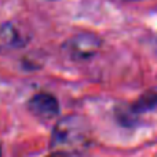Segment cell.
<instances>
[{
	"mask_svg": "<svg viewBox=\"0 0 157 157\" xmlns=\"http://www.w3.org/2000/svg\"><path fill=\"white\" fill-rule=\"evenodd\" d=\"M90 136V124L80 114H68L58 120L51 134L50 146L55 150L69 152L72 147H81ZM71 153V152H69Z\"/></svg>",
	"mask_w": 157,
	"mask_h": 157,
	"instance_id": "6da1fadb",
	"label": "cell"
},
{
	"mask_svg": "<svg viewBox=\"0 0 157 157\" xmlns=\"http://www.w3.org/2000/svg\"><path fill=\"white\" fill-rule=\"evenodd\" d=\"M103 40L94 32H78L66 39L62 44V51L72 61L81 62L94 58L102 48Z\"/></svg>",
	"mask_w": 157,
	"mask_h": 157,
	"instance_id": "7a4b0ae2",
	"label": "cell"
},
{
	"mask_svg": "<svg viewBox=\"0 0 157 157\" xmlns=\"http://www.w3.org/2000/svg\"><path fill=\"white\" fill-rule=\"evenodd\" d=\"M26 108L40 120H51L59 114V102L50 92H37L26 103Z\"/></svg>",
	"mask_w": 157,
	"mask_h": 157,
	"instance_id": "3957f363",
	"label": "cell"
},
{
	"mask_svg": "<svg viewBox=\"0 0 157 157\" xmlns=\"http://www.w3.org/2000/svg\"><path fill=\"white\" fill-rule=\"evenodd\" d=\"M29 41L26 32L13 21L0 24V52H10L25 47Z\"/></svg>",
	"mask_w": 157,
	"mask_h": 157,
	"instance_id": "277c9868",
	"label": "cell"
},
{
	"mask_svg": "<svg viewBox=\"0 0 157 157\" xmlns=\"http://www.w3.org/2000/svg\"><path fill=\"white\" fill-rule=\"evenodd\" d=\"M157 109V90H149L145 91L132 105L130 106V110L135 114L136 117L144 113L152 112Z\"/></svg>",
	"mask_w": 157,
	"mask_h": 157,
	"instance_id": "5b68a950",
	"label": "cell"
},
{
	"mask_svg": "<svg viewBox=\"0 0 157 157\" xmlns=\"http://www.w3.org/2000/svg\"><path fill=\"white\" fill-rule=\"evenodd\" d=\"M46 157H72V155L69 152H65V150H55Z\"/></svg>",
	"mask_w": 157,
	"mask_h": 157,
	"instance_id": "8992f818",
	"label": "cell"
},
{
	"mask_svg": "<svg viewBox=\"0 0 157 157\" xmlns=\"http://www.w3.org/2000/svg\"><path fill=\"white\" fill-rule=\"evenodd\" d=\"M123 2H138V0H123Z\"/></svg>",
	"mask_w": 157,
	"mask_h": 157,
	"instance_id": "52a82bcc",
	"label": "cell"
},
{
	"mask_svg": "<svg viewBox=\"0 0 157 157\" xmlns=\"http://www.w3.org/2000/svg\"><path fill=\"white\" fill-rule=\"evenodd\" d=\"M0 157H2V147H0Z\"/></svg>",
	"mask_w": 157,
	"mask_h": 157,
	"instance_id": "ba28073f",
	"label": "cell"
},
{
	"mask_svg": "<svg viewBox=\"0 0 157 157\" xmlns=\"http://www.w3.org/2000/svg\"><path fill=\"white\" fill-rule=\"evenodd\" d=\"M50 2H55V0H50Z\"/></svg>",
	"mask_w": 157,
	"mask_h": 157,
	"instance_id": "9c48e42d",
	"label": "cell"
}]
</instances>
